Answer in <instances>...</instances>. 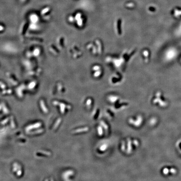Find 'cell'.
<instances>
[{
  "instance_id": "1",
  "label": "cell",
  "mask_w": 181,
  "mask_h": 181,
  "mask_svg": "<svg viewBox=\"0 0 181 181\" xmlns=\"http://www.w3.org/2000/svg\"><path fill=\"white\" fill-rule=\"evenodd\" d=\"M86 47L92 54L95 56L102 54L104 49L103 44L99 40H96L94 42L87 44Z\"/></svg>"
},
{
  "instance_id": "2",
  "label": "cell",
  "mask_w": 181,
  "mask_h": 181,
  "mask_svg": "<svg viewBox=\"0 0 181 181\" xmlns=\"http://www.w3.org/2000/svg\"><path fill=\"white\" fill-rule=\"evenodd\" d=\"M103 72L102 67L99 65H94L92 67V75L94 78H100L103 75Z\"/></svg>"
},
{
  "instance_id": "3",
  "label": "cell",
  "mask_w": 181,
  "mask_h": 181,
  "mask_svg": "<svg viewBox=\"0 0 181 181\" xmlns=\"http://www.w3.org/2000/svg\"><path fill=\"white\" fill-rule=\"evenodd\" d=\"M123 79V77L120 73H116L112 75L110 78L109 81L111 84L118 85L121 83Z\"/></svg>"
},
{
  "instance_id": "4",
  "label": "cell",
  "mask_w": 181,
  "mask_h": 181,
  "mask_svg": "<svg viewBox=\"0 0 181 181\" xmlns=\"http://www.w3.org/2000/svg\"><path fill=\"white\" fill-rule=\"evenodd\" d=\"M107 99L109 102L113 104H115L120 100V97L117 95H110L108 97Z\"/></svg>"
},
{
  "instance_id": "5",
  "label": "cell",
  "mask_w": 181,
  "mask_h": 181,
  "mask_svg": "<svg viewBox=\"0 0 181 181\" xmlns=\"http://www.w3.org/2000/svg\"><path fill=\"white\" fill-rule=\"evenodd\" d=\"M42 123H36L35 124L33 125H29L28 126H27L26 128V131H29V130H31L32 129H35V128H39L41 126Z\"/></svg>"
},
{
  "instance_id": "6",
  "label": "cell",
  "mask_w": 181,
  "mask_h": 181,
  "mask_svg": "<svg viewBox=\"0 0 181 181\" xmlns=\"http://www.w3.org/2000/svg\"><path fill=\"white\" fill-rule=\"evenodd\" d=\"M121 25H122V21L121 19H119L117 22V29H118L117 31H118V34L120 35L122 34Z\"/></svg>"
},
{
  "instance_id": "7",
  "label": "cell",
  "mask_w": 181,
  "mask_h": 181,
  "mask_svg": "<svg viewBox=\"0 0 181 181\" xmlns=\"http://www.w3.org/2000/svg\"><path fill=\"white\" fill-rule=\"evenodd\" d=\"M85 104L87 107H91L93 102V100L91 98H87V99L85 100Z\"/></svg>"
},
{
  "instance_id": "8",
  "label": "cell",
  "mask_w": 181,
  "mask_h": 181,
  "mask_svg": "<svg viewBox=\"0 0 181 181\" xmlns=\"http://www.w3.org/2000/svg\"><path fill=\"white\" fill-rule=\"evenodd\" d=\"M21 169H22V168H21V166L19 165L17 163H15L13 164V172H16L18 171V170Z\"/></svg>"
},
{
  "instance_id": "9",
  "label": "cell",
  "mask_w": 181,
  "mask_h": 181,
  "mask_svg": "<svg viewBox=\"0 0 181 181\" xmlns=\"http://www.w3.org/2000/svg\"><path fill=\"white\" fill-rule=\"evenodd\" d=\"M61 122V119L60 118H59L58 120L55 123V124L54 126L53 127V130H55L57 128L58 126L59 125L60 123Z\"/></svg>"
},
{
  "instance_id": "10",
  "label": "cell",
  "mask_w": 181,
  "mask_h": 181,
  "mask_svg": "<svg viewBox=\"0 0 181 181\" xmlns=\"http://www.w3.org/2000/svg\"><path fill=\"white\" fill-rule=\"evenodd\" d=\"M76 19L78 21V24L79 26H81L82 24V20H81V19L80 17V14H77L76 16Z\"/></svg>"
},
{
  "instance_id": "11",
  "label": "cell",
  "mask_w": 181,
  "mask_h": 181,
  "mask_svg": "<svg viewBox=\"0 0 181 181\" xmlns=\"http://www.w3.org/2000/svg\"><path fill=\"white\" fill-rule=\"evenodd\" d=\"M88 127H86V128H81V129H77L76 130L74 131V132H83L85 131H87V130H88Z\"/></svg>"
},
{
  "instance_id": "12",
  "label": "cell",
  "mask_w": 181,
  "mask_h": 181,
  "mask_svg": "<svg viewBox=\"0 0 181 181\" xmlns=\"http://www.w3.org/2000/svg\"><path fill=\"white\" fill-rule=\"evenodd\" d=\"M44 131L43 129H40L38 130H35V131H32L31 132H30L31 134H39V133H42Z\"/></svg>"
},
{
  "instance_id": "13",
  "label": "cell",
  "mask_w": 181,
  "mask_h": 181,
  "mask_svg": "<svg viewBox=\"0 0 181 181\" xmlns=\"http://www.w3.org/2000/svg\"><path fill=\"white\" fill-rule=\"evenodd\" d=\"M169 172H170L169 169L167 168H165L163 169V173L164 175H167Z\"/></svg>"
},
{
  "instance_id": "14",
  "label": "cell",
  "mask_w": 181,
  "mask_h": 181,
  "mask_svg": "<svg viewBox=\"0 0 181 181\" xmlns=\"http://www.w3.org/2000/svg\"><path fill=\"white\" fill-rule=\"evenodd\" d=\"M39 152L42 153V154H44V155H47V156H50L51 155V153L48 152V151H40Z\"/></svg>"
},
{
  "instance_id": "15",
  "label": "cell",
  "mask_w": 181,
  "mask_h": 181,
  "mask_svg": "<svg viewBox=\"0 0 181 181\" xmlns=\"http://www.w3.org/2000/svg\"><path fill=\"white\" fill-rule=\"evenodd\" d=\"M49 10H50L49 8H45V9H44L42 10V12H41V14H42V15L44 14H45L47 12L49 11Z\"/></svg>"
},
{
  "instance_id": "16",
  "label": "cell",
  "mask_w": 181,
  "mask_h": 181,
  "mask_svg": "<svg viewBox=\"0 0 181 181\" xmlns=\"http://www.w3.org/2000/svg\"><path fill=\"white\" fill-rule=\"evenodd\" d=\"M170 172L172 174H175L177 173V170L175 168H171L170 169H169Z\"/></svg>"
},
{
  "instance_id": "17",
  "label": "cell",
  "mask_w": 181,
  "mask_h": 181,
  "mask_svg": "<svg viewBox=\"0 0 181 181\" xmlns=\"http://www.w3.org/2000/svg\"><path fill=\"white\" fill-rule=\"evenodd\" d=\"M17 175L18 176H20L22 175V170L19 169L18 170V171H17Z\"/></svg>"
},
{
  "instance_id": "18",
  "label": "cell",
  "mask_w": 181,
  "mask_h": 181,
  "mask_svg": "<svg viewBox=\"0 0 181 181\" xmlns=\"http://www.w3.org/2000/svg\"><path fill=\"white\" fill-rule=\"evenodd\" d=\"M8 119H9L8 118H6L5 120H4L3 121H2V122H1V124H2V125H4V124H5L6 123L8 122Z\"/></svg>"
},
{
  "instance_id": "19",
  "label": "cell",
  "mask_w": 181,
  "mask_h": 181,
  "mask_svg": "<svg viewBox=\"0 0 181 181\" xmlns=\"http://www.w3.org/2000/svg\"><path fill=\"white\" fill-rule=\"evenodd\" d=\"M11 125H12V127L13 128H15V125L14 120L13 119H12V121H11Z\"/></svg>"
},
{
  "instance_id": "20",
  "label": "cell",
  "mask_w": 181,
  "mask_h": 181,
  "mask_svg": "<svg viewBox=\"0 0 181 181\" xmlns=\"http://www.w3.org/2000/svg\"><path fill=\"white\" fill-rule=\"evenodd\" d=\"M3 27L2 26H0V31H1V30H3Z\"/></svg>"
}]
</instances>
